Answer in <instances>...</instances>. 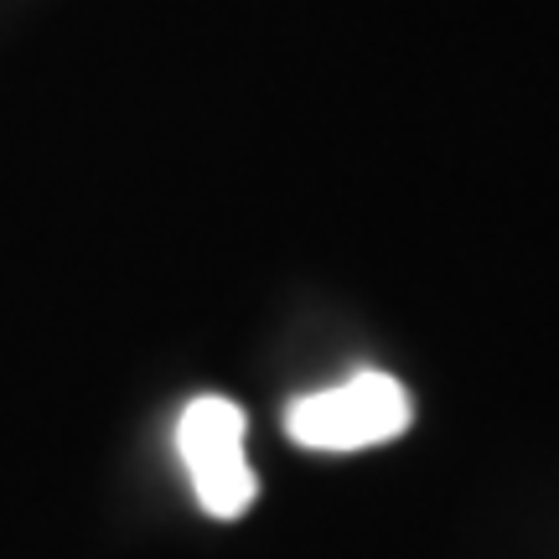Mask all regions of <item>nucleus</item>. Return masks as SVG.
Returning a JSON list of instances; mask_svg holds the SVG:
<instances>
[{
    "label": "nucleus",
    "instance_id": "1",
    "mask_svg": "<svg viewBox=\"0 0 559 559\" xmlns=\"http://www.w3.org/2000/svg\"><path fill=\"white\" fill-rule=\"evenodd\" d=\"M415 415L409 389L389 373H353L337 389H321L290 404V440L306 451H362L383 440L404 436V425Z\"/></svg>",
    "mask_w": 559,
    "mask_h": 559
},
{
    "label": "nucleus",
    "instance_id": "2",
    "mask_svg": "<svg viewBox=\"0 0 559 559\" xmlns=\"http://www.w3.org/2000/svg\"><path fill=\"white\" fill-rule=\"evenodd\" d=\"M243 436H249V419L234 400L223 394H202L181 409L177 419V451L181 466L192 477V492L202 498V508L213 519H239L249 513V502L260 492L254 466L243 456Z\"/></svg>",
    "mask_w": 559,
    "mask_h": 559
}]
</instances>
